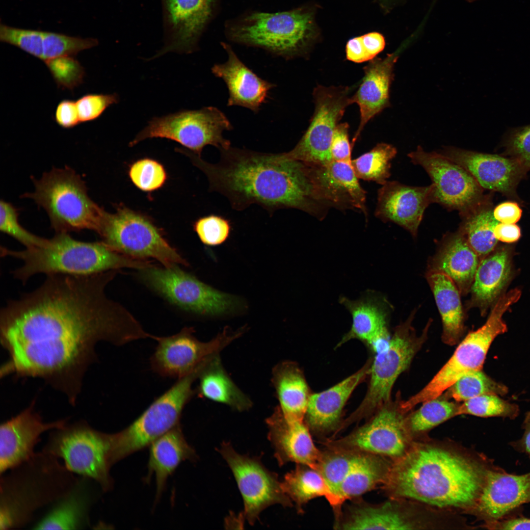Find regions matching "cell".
<instances>
[{"label": "cell", "instance_id": "1", "mask_svg": "<svg viewBox=\"0 0 530 530\" xmlns=\"http://www.w3.org/2000/svg\"><path fill=\"white\" fill-rule=\"evenodd\" d=\"M116 273L48 275L36 290L8 301L0 313L1 342L9 357L1 375L43 378L74 402L99 342L121 346L148 337L106 293Z\"/></svg>", "mask_w": 530, "mask_h": 530}, {"label": "cell", "instance_id": "2", "mask_svg": "<svg viewBox=\"0 0 530 530\" xmlns=\"http://www.w3.org/2000/svg\"><path fill=\"white\" fill-rule=\"evenodd\" d=\"M219 150L220 160L216 163L190 151L185 154L206 175L210 190L225 196L235 210L252 204L270 214L288 208L317 213L321 208L306 164L286 153H264L231 146Z\"/></svg>", "mask_w": 530, "mask_h": 530}, {"label": "cell", "instance_id": "3", "mask_svg": "<svg viewBox=\"0 0 530 530\" xmlns=\"http://www.w3.org/2000/svg\"><path fill=\"white\" fill-rule=\"evenodd\" d=\"M489 469L448 450L420 445L391 464L382 487L394 499L439 507L475 506Z\"/></svg>", "mask_w": 530, "mask_h": 530}, {"label": "cell", "instance_id": "4", "mask_svg": "<svg viewBox=\"0 0 530 530\" xmlns=\"http://www.w3.org/2000/svg\"><path fill=\"white\" fill-rule=\"evenodd\" d=\"M59 459L41 451L0 475V529L20 528L41 508L69 491L79 478Z\"/></svg>", "mask_w": 530, "mask_h": 530}, {"label": "cell", "instance_id": "5", "mask_svg": "<svg viewBox=\"0 0 530 530\" xmlns=\"http://www.w3.org/2000/svg\"><path fill=\"white\" fill-rule=\"evenodd\" d=\"M0 255L23 262L12 272L23 283L38 273L84 276L125 268L139 270L151 265L118 253L102 241H81L68 233H55L46 245L34 248L17 251L1 246Z\"/></svg>", "mask_w": 530, "mask_h": 530}, {"label": "cell", "instance_id": "6", "mask_svg": "<svg viewBox=\"0 0 530 530\" xmlns=\"http://www.w3.org/2000/svg\"><path fill=\"white\" fill-rule=\"evenodd\" d=\"M32 179L34 191L23 197L46 211L55 233L85 229L98 233L106 211L90 198L85 182L75 170L54 167L39 179Z\"/></svg>", "mask_w": 530, "mask_h": 530}, {"label": "cell", "instance_id": "7", "mask_svg": "<svg viewBox=\"0 0 530 530\" xmlns=\"http://www.w3.org/2000/svg\"><path fill=\"white\" fill-rule=\"evenodd\" d=\"M228 38L286 59L305 56L317 36L313 12L306 8L276 13L254 12L229 24Z\"/></svg>", "mask_w": 530, "mask_h": 530}, {"label": "cell", "instance_id": "8", "mask_svg": "<svg viewBox=\"0 0 530 530\" xmlns=\"http://www.w3.org/2000/svg\"><path fill=\"white\" fill-rule=\"evenodd\" d=\"M517 302L516 296L507 292L495 302L485 323L471 331L460 342L454 352L430 381L420 392L406 400H401L403 413L419 403L441 396L460 377L468 372L482 370L488 350L495 338L507 331L503 316Z\"/></svg>", "mask_w": 530, "mask_h": 530}, {"label": "cell", "instance_id": "9", "mask_svg": "<svg viewBox=\"0 0 530 530\" xmlns=\"http://www.w3.org/2000/svg\"><path fill=\"white\" fill-rule=\"evenodd\" d=\"M202 369L197 368L180 378L155 399L128 427L110 434L111 465L150 445L180 424L182 412L194 394L192 384Z\"/></svg>", "mask_w": 530, "mask_h": 530}, {"label": "cell", "instance_id": "10", "mask_svg": "<svg viewBox=\"0 0 530 530\" xmlns=\"http://www.w3.org/2000/svg\"><path fill=\"white\" fill-rule=\"evenodd\" d=\"M415 311L396 327L387 346L372 358L366 394L357 408L343 421V428L368 418L391 400V392L396 379L408 368L421 348L431 323L429 320L422 334L418 336L412 326Z\"/></svg>", "mask_w": 530, "mask_h": 530}, {"label": "cell", "instance_id": "11", "mask_svg": "<svg viewBox=\"0 0 530 530\" xmlns=\"http://www.w3.org/2000/svg\"><path fill=\"white\" fill-rule=\"evenodd\" d=\"M98 234L108 247L127 257L156 260L166 267L188 265L150 220L126 207L113 213L106 211Z\"/></svg>", "mask_w": 530, "mask_h": 530}, {"label": "cell", "instance_id": "12", "mask_svg": "<svg viewBox=\"0 0 530 530\" xmlns=\"http://www.w3.org/2000/svg\"><path fill=\"white\" fill-rule=\"evenodd\" d=\"M110 443V434L80 422L53 430L42 451L62 459L70 472L94 481L106 492L113 485Z\"/></svg>", "mask_w": 530, "mask_h": 530}, {"label": "cell", "instance_id": "13", "mask_svg": "<svg viewBox=\"0 0 530 530\" xmlns=\"http://www.w3.org/2000/svg\"><path fill=\"white\" fill-rule=\"evenodd\" d=\"M142 280L173 305L200 315L219 316L242 309L236 296L219 291L176 265H151L139 270Z\"/></svg>", "mask_w": 530, "mask_h": 530}, {"label": "cell", "instance_id": "14", "mask_svg": "<svg viewBox=\"0 0 530 530\" xmlns=\"http://www.w3.org/2000/svg\"><path fill=\"white\" fill-rule=\"evenodd\" d=\"M233 126L225 114L214 106L185 110L153 118L130 143L133 146L147 138H164L175 141L201 156L207 145L218 150L231 146L222 134Z\"/></svg>", "mask_w": 530, "mask_h": 530}, {"label": "cell", "instance_id": "15", "mask_svg": "<svg viewBox=\"0 0 530 530\" xmlns=\"http://www.w3.org/2000/svg\"><path fill=\"white\" fill-rule=\"evenodd\" d=\"M356 87L316 86L313 92L314 112L309 126L287 155L309 165L332 161L330 148L335 130L346 107L353 104L351 94Z\"/></svg>", "mask_w": 530, "mask_h": 530}, {"label": "cell", "instance_id": "16", "mask_svg": "<svg viewBox=\"0 0 530 530\" xmlns=\"http://www.w3.org/2000/svg\"><path fill=\"white\" fill-rule=\"evenodd\" d=\"M400 400H390L362 425L337 439H326L325 447L398 459L407 451V430Z\"/></svg>", "mask_w": 530, "mask_h": 530}, {"label": "cell", "instance_id": "17", "mask_svg": "<svg viewBox=\"0 0 530 530\" xmlns=\"http://www.w3.org/2000/svg\"><path fill=\"white\" fill-rule=\"evenodd\" d=\"M242 328L232 331L225 328L208 342L199 341L192 327H185L178 333L166 337L153 335L157 346L150 359L153 371L164 377L185 376L206 359L219 352L244 332Z\"/></svg>", "mask_w": 530, "mask_h": 530}, {"label": "cell", "instance_id": "18", "mask_svg": "<svg viewBox=\"0 0 530 530\" xmlns=\"http://www.w3.org/2000/svg\"><path fill=\"white\" fill-rule=\"evenodd\" d=\"M220 452L235 477L244 502L242 516L250 525L271 505L292 506L277 475L268 470L259 459L239 454L226 442L222 444Z\"/></svg>", "mask_w": 530, "mask_h": 530}, {"label": "cell", "instance_id": "19", "mask_svg": "<svg viewBox=\"0 0 530 530\" xmlns=\"http://www.w3.org/2000/svg\"><path fill=\"white\" fill-rule=\"evenodd\" d=\"M414 164L422 166L434 186L435 203L459 213L482 201V188L464 168L440 153L426 152L421 146L408 154Z\"/></svg>", "mask_w": 530, "mask_h": 530}, {"label": "cell", "instance_id": "20", "mask_svg": "<svg viewBox=\"0 0 530 530\" xmlns=\"http://www.w3.org/2000/svg\"><path fill=\"white\" fill-rule=\"evenodd\" d=\"M161 3L165 44L153 58L169 52L196 51L213 15L215 0H161Z\"/></svg>", "mask_w": 530, "mask_h": 530}, {"label": "cell", "instance_id": "21", "mask_svg": "<svg viewBox=\"0 0 530 530\" xmlns=\"http://www.w3.org/2000/svg\"><path fill=\"white\" fill-rule=\"evenodd\" d=\"M66 420L44 422L30 405L0 427V475L27 461L45 432L63 427Z\"/></svg>", "mask_w": 530, "mask_h": 530}, {"label": "cell", "instance_id": "22", "mask_svg": "<svg viewBox=\"0 0 530 530\" xmlns=\"http://www.w3.org/2000/svg\"><path fill=\"white\" fill-rule=\"evenodd\" d=\"M434 186H413L387 181L377 193L375 215L392 221L416 237L425 209L435 203Z\"/></svg>", "mask_w": 530, "mask_h": 530}, {"label": "cell", "instance_id": "23", "mask_svg": "<svg viewBox=\"0 0 530 530\" xmlns=\"http://www.w3.org/2000/svg\"><path fill=\"white\" fill-rule=\"evenodd\" d=\"M529 503L530 472L514 475L499 469H489L475 506L487 526L505 518L516 508Z\"/></svg>", "mask_w": 530, "mask_h": 530}, {"label": "cell", "instance_id": "24", "mask_svg": "<svg viewBox=\"0 0 530 530\" xmlns=\"http://www.w3.org/2000/svg\"><path fill=\"white\" fill-rule=\"evenodd\" d=\"M372 358L358 371L321 392L311 394L304 422L312 434L322 437L339 431L344 408L352 392L369 376Z\"/></svg>", "mask_w": 530, "mask_h": 530}, {"label": "cell", "instance_id": "25", "mask_svg": "<svg viewBox=\"0 0 530 530\" xmlns=\"http://www.w3.org/2000/svg\"><path fill=\"white\" fill-rule=\"evenodd\" d=\"M309 166L316 196L323 205L358 209L367 213L366 192L359 183L351 162L332 160Z\"/></svg>", "mask_w": 530, "mask_h": 530}, {"label": "cell", "instance_id": "26", "mask_svg": "<svg viewBox=\"0 0 530 530\" xmlns=\"http://www.w3.org/2000/svg\"><path fill=\"white\" fill-rule=\"evenodd\" d=\"M464 168L482 188L504 193L512 192L526 172L513 158L446 147L440 152Z\"/></svg>", "mask_w": 530, "mask_h": 530}, {"label": "cell", "instance_id": "27", "mask_svg": "<svg viewBox=\"0 0 530 530\" xmlns=\"http://www.w3.org/2000/svg\"><path fill=\"white\" fill-rule=\"evenodd\" d=\"M266 423L268 437L280 466L292 462L318 469L321 450L315 445L304 420L286 417L278 406Z\"/></svg>", "mask_w": 530, "mask_h": 530}, {"label": "cell", "instance_id": "28", "mask_svg": "<svg viewBox=\"0 0 530 530\" xmlns=\"http://www.w3.org/2000/svg\"><path fill=\"white\" fill-rule=\"evenodd\" d=\"M403 46L385 57L374 58L364 68V76L351 98L359 107L360 123L352 139L353 146L366 124L390 105V89L394 69Z\"/></svg>", "mask_w": 530, "mask_h": 530}, {"label": "cell", "instance_id": "29", "mask_svg": "<svg viewBox=\"0 0 530 530\" xmlns=\"http://www.w3.org/2000/svg\"><path fill=\"white\" fill-rule=\"evenodd\" d=\"M221 45L228 59L223 63L214 64L211 70L226 84L229 93L227 106H240L258 112L275 84L259 77L241 61L229 44L222 42Z\"/></svg>", "mask_w": 530, "mask_h": 530}, {"label": "cell", "instance_id": "30", "mask_svg": "<svg viewBox=\"0 0 530 530\" xmlns=\"http://www.w3.org/2000/svg\"><path fill=\"white\" fill-rule=\"evenodd\" d=\"M340 302L350 313L352 323L337 347L352 339L364 342L375 353L387 346L391 338L387 313L379 298L372 292L356 300L343 297Z\"/></svg>", "mask_w": 530, "mask_h": 530}, {"label": "cell", "instance_id": "31", "mask_svg": "<svg viewBox=\"0 0 530 530\" xmlns=\"http://www.w3.org/2000/svg\"><path fill=\"white\" fill-rule=\"evenodd\" d=\"M480 260L460 231L448 233L429 260L427 271L440 272L450 278L461 295L471 290Z\"/></svg>", "mask_w": 530, "mask_h": 530}, {"label": "cell", "instance_id": "32", "mask_svg": "<svg viewBox=\"0 0 530 530\" xmlns=\"http://www.w3.org/2000/svg\"><path fill=\"white\" fill-rule=\"evenodd\" d=\"M335 518L337 530H410L416 526L391 502L374 504L359 498Z\"/></svg>", "mask_w": 530, "mask_h": 530}, {"label": "cell", "instance_id": "33", "mask_svg": "<svg viewBox=\"0 0 530 530\" xmlns=\"http://www.w3.org/2000/svg\"><path fill=\"white\" fill-rule=\"evenodd\" d=\"M89 478L82 477L72 489L56 501L43 518L34 525L36 530H80L90 526L93 503Z\"/></svg>", "mask_w": 530, "mask_h": 530}, {"label": "cell", "instance_id": "34", "mask_svg": "<svg viewBox=\"0 0 530 530\" xmlns=\"http://www.w3.org/2000/svg\"><path fill=\"white\" fill-rule=\"evenodd\" d=\"M510 254L501 248L481 259L470 290L467 308H478L482 315L498 298L510 279Z\"/></svg>", "mask_w": 530, "mask_h": 530}, {"label": "cell", "instance_id": "35", "mask_svg": "<svg viewBox=\"0 0 530 530\" xmlns=\"http://www.w3.org/2000/svg\"><path fill=\"white\" fill-rule=\"evenodd\" d=\"M149 451L148 478L153 474L155 476L158 500L169 476L182 462L195 459L196 453L186 441L180 424L154 441Z\"/></svg>", "mask_w": 530, "mask_h": 530}, {"label": "cell", "instance_id": "36", "mask_svg": "<svg viewBox=\"0 0 530 530\" xmlns=\"http://www.w3.org/2000/svg\"><path fill=\"white\" fill-rule=\"evenodd\" d=\"M426 278L441 317L442 340L453 345L459 341L465 331L461 293L453 281L443 273L427 271Z\"/></svg>", "mask_w": 530, "mask_h": 530}, {"label": "cell", "instance_id": "37", "mask_svg": "<svg viewBox=\"0 0 530 530\" xmlns=\"http://www.w3.org/2000/svg\"><path fill=\"white\" fill-rule=\"evenodd\" d=\"M272 382L282 413L289 418L304 420L311 393L298 365L292 361L278 363L273 369Z\"/></svg>", "mask_w": 530, "mask_h": 530}, {"label": "cell", "instance_id": "38", "mask_svg": "<svg viewBox=\"0 0 530 530\" xmlns=\"http://www.w3.org/2000/svg\"><path fill=\"white\" fill-rule=\"evenodd\" d=\"M198 378L200 397L226 405L237 411L251 408L250 398L235 384L223 368L219 354L208 362Z\"/></svg>", "mask_w": 530, "mask_h": 530}, {"label": "cell", "instance_id": "39", "mask_svg": "<svg viewBox=\"0 0 530 530\" xmlns=\"http://www.w3.org/2000/svg\"><path fill=\"white\" fill-rule=\"evenodd\" d=\"M286 494L294 503L298 513H303L304 506L310 501L324 497L332 507H336L333 494L324 479L317 469L300 464H296L294 469L288 473L282 481Z\"/></svg>", "mask_w": 530, "mask_h": 530}, {"label": "cell", "instance_id": "40", "mask_svg": "<svg viewBox=\"0 0 530 530\" xmlns=\"http://www.w3.org/2000/svg\"><path fill=\"white\" fill-rule=\"evenodd\" d=\"M390 464L385 457L364 453L342 483L339 497L344 504L346 501L359 498L380 485L387 476Z\"/></svg>", "mask_w": 530, "mask_h": 530}, {"label": "cell", "instance_id": "41", "mask_svg": "<svg viewBox=\"0 0 530 530\" xmlns=\"http://www.w3.org/2000/svg\"><path fill=\"white\" fill-rule=\"evenodd\" d=\"M461 221L458 230L462 234L480 260L490 254L498 240L494 230L499 222L494 217L493 211L483 199L468 210L459 213Z\"/></svg>", "mask_w": 530, "mask_h": 530}, {"label": "cell", "instance_id": "42", "mask_svg": "<svg viewBox=\"0 0 530 530\" xmlns=\"http://www.w3.org/2000/svg\"><path fill=\"white\" fill-rule=\"evenodd\" d=\"M364 453L325 447L321 454L318 470L324 479L335 499L334 516L342 511L343 504L339 497L340 486L349 472L361 459Z\"/></svg>", "mask_w": 530, "mask_h": 530}, {"label": "cell", "instance_id": "43", "mask_svg": "<svg viewBox=\"0 0 530 530\" xmlns=\"http://www.w3.org/2000/svg\"><path fill=\"white\" fill-rule=\"evenodd\" d=\"M397 154V149L392 145L378 143L370 151L352 160V166L358 179L382 185L390 177L391 162Z\"/></svg>", "mask_w": 530, "mask_h": 530}, {"label": "cell", "instance_id": "44", "mask_svg": "<svg viewBox=\"0 0 530 530\" xmlns=\"http://www.w3.org/2000/svg\"><path fill=\"white\" fill-rule=\"evenodd\" d=\"M445 392V397H443L446 399L464 401L486 394L504 395L507 393L508 389L488 376L482 370H479L464 374Z\"/></svg>", "mask_w": 530, "mask_h": 530}, {"label": "cell", "instance_id": "45", "mask_svg": "<svg viewBox=\"0 0 530 530\" xmlns=\"http://www.w3.org/2000/svg\"><path fill=\"white\" fill-rule=\"evenodd\" d=\"M422 403L419 409L405 419L408 429L413 432L425 431L457 416L459 405L443 397Z\"/></svg>", "mask_w": 530, "mask_h": 530}, {"label": "cell", "instance_id": "46", "mask_svg": "<svg viewBox=\"0 0 530 530\" xmlns=\"http://www.w3.org/2000/svg\"><path fill=\"white\" fill-rule=\"evenodd\" d=\"M517 405L498 395L486 394L469 399L459 405L457 416L467 414L481 417H501L514 419L519 414Z\"/></svg>", "mask_w": 530, "mask_h": 530}, {"label": "cell", "instance_id": "47", "mask_svg": "<svg viewBox=\"0 0 530 530\" xmlns=\"http://www.w3.org/2000/svg\"><path fill=\"white\" fill-rule=\"evenodd\" d=\"M98 41L92 38H82L63 33L43 31V60L60 56H74L86 49L96 46Z\"/></svg>", "mask_w": 530, "mask_h": 530}, {"label": "cell", "instance_id": "48", "mask_svg": "<svg viewBox=\"0 0 530 530\" xmlns=\"http://www.w3.org/2000/svg\"><path fill=\"white\" fill-rule=\"evenodd\" d=\"M0 213V231L14 238L26 249L44 246L48 241L49 239L31 233L20 224L17 210L10 203L1 200Z\"/></svg>", "mask_w": 530, "mask_h": 530}, {"label": "cell", "instance_id": "49", "mask_svg": "<svg viewBox=\"0 0 530 530\" xmlns=\"http://www.w3.org/2000/svg\"><path fill=\"white\" fill-rule=\"evenodd\" d=\"M129 175L132 183L146 192L160 188L167 179L163 165L151 159H143L134 162L130 167Z\"/></svg>", "mask_w": 530, "mask_h": 530}, {"label": "cell", "instance_id": "50", "mask_svg": "<svg viewBox=\"0 0 530 530\" xmlns=\"http://www.w3.org/2000/svg\"><path fill=\"white\" fill-rule=\"evenodd\" d=\"M43 30L15 27L0 23V40L43 60Z\"/></svg>", "mask_w": 530, "mask_h": 530}, {"label": "cell", "instance_id": "51", "mask_svg": "<svg viewBox=\"0 0 530 530\" xmlns=\"http://www.w3.org/2000/svg\"><path fill=\"white\" fill-rule=\"evenodd\" d=\"M232 228L229 219L213 214L199 218L193 224L194 230L200 241L211 246L224 243L230 237Z\"/></svg>", "mask_w": 530, "mask_h": 530}, {"label": "cell", "instance_id": "52", "mask_svg": "<svg viewBox=\"0 0 530 530\" xmlns=\"http://www.w3.org/2000/svg\"><path fill=\"white\" fill-rule=\"evenodd\" d=\"M45 62L58 86L72 90L82 82L84 70L74 56H60Z\"/></svg>", "mask_w": 530, "mask_h": 530}, {"label": "cell", "instance_id": "53", "mask_svg": "<svg viewBox=\"0 0 530 530\" xmlns=\"http://www.w3.org/2000/svg\"><path fill=\"white\" fill-rule=\"evenodd\" d=\"M504 145L507 153L519 163L525 172L530 169V125L508 130Z\"/></svg>", "mask_w": 530, "mask_h": 530}, {"label": "cell", "instance_id": "54", "mask_svg": "<svg viewBox=\"0 0 530 530\" xmlns=\"http://www.w3.org/2000/svg\"><path fill=\"white\" fill-rule=\"evenodd\" d=\"M119 101L116 93L87 94L76 101L80 122H86L99 118L110 106Z\"/></svg>", "mask_w": 530, "mask_h": 530}, {"label": "cell", "instance_id": "55", "mask_svg": "<svg viewBox=\"0 0 530 530\" xmlns=\"http://www.w3.org/2000/svg\"><path fill=\"white\" fill-rule=\"evenodd\" d=\"M349 126L347 122L339 123L335 130L331 145L332 160L351 162L352 146L349 139Z\"/></svg>", "mask_w": 530, "mask_h": 530}, {"label": "cell", "instance_id": "56", "mask_svg": "<svg viewBox=\"0 0 530 530\" xmlns=\"http://www.w3.org/2000/svg\"><path fill=\"white\" fill-rule=\"evenodd\" d=\"M55 120L60 127L69 129L80 123L76 102L63 100L57 106Z\"/></svg>", "mask_w": 530, "mask_h": 530}, {"label": "cell", "instance_id": "57", "mask_svg": "<svg viewBox=\"0 0 530 530\" xmlns=\"http://www.w3.org/2000/svg\"><path fill=\"white\" fill-rule=\"evenodd\" d=\"M522 211L515 202H505L498 205L493 211L495 218L499 222L515 224L521 217Z\"/></svg>", "mask_w": 530, "mask_h": 530}, {"label": "cell", "instance_id": "58", "mask_svg": "<svg viewBox=\"0 0 530 530\" xmlns=\"http://www.w3.org/2000/svg\"><path fill=\"white\" fill-rule=\"evenodd\" d=\"M361 36L364 50L369 61L375 58V56L384 50L385 46V40L384 36L380 33L372 32Z\"/></svg>", "mask_w": 530, "mask_h": 530}, {"label": "cell", "instance_id": "59", "mask_svg": "<svg viewBox=\"0 0 530 530\" xmlns=\"http://www.w3.org/2000/svg\"><path fill=\"white\" fill-rule=\"evenodd\" d=\"M346 59L354 63H360L369 61L364 50L361 36L349 39L345 47Z\"/></svg>", "mask_w": 530, "mask_h": 530}, {"label": "cell", "instance_id": "60", "mask_svg": "<svg viewBox=\"0 0 530 530\" xmlns=\"http://www.w3.org/2000/svg\"><path fill=\"white\" fill-rule=\"evenodd\" d=\"M494 234L498 240L512 243L519 239L521 231L520 228L515 224L499 222L494 228Z\"/></svg>", "mask_w": 530, "mask_h": 530}, {"label": "cell", "instance_id": "61", "mask_svg": "<svg viewBox=\"0 0 530 530\" xmlns=\"http://www.w3.org/2000/svg\"><path fill=\"white\" fill-rule=\"evenodd\" d=\"M486 526L495 530H530V518L522 516L504 518Z\"/></svg>", "mask_w": 530, "mask_h": 530}, {"label": "cell", "instance_id": "62", "mask_svg": "<svg viewBox=\"0 0 530 530\" xmlns=\"http://www.w3.org/2000/svg\"><path fill=\"white\" fill-rule=\"evenodd\" d=\"M523 427L524 432L522 438L513 444L514 447L530 456V412L526 414Z\"/></svg>", "mask_w": 530, "mask_h": 530}, {"label": "cell", "instance_id": "63", "mask_svg": "<svg viewBox=\"0 0 530 530\" xmlns=\"http://www.w3.org/2000/svg\"><path fill=\"white\" fill-rule=\"evenodd\" d=\"M467 0L468 1H473L474 0Z\"/></svg>", "mask_w": 530, "mask_h": 530}]
</instances>
